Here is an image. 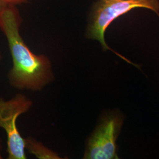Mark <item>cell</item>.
Segmentation results:
<instances>
[{"mask_svg": "<svg viewBox=\"0 0 159 159\" xmlns=\"http://www.w3.org/2000/svg\"><path fill=\"white\" fill-rule=\"evenodd\" d=\"M30 0H0V4L16 6L28 3Z\"/></svg>", "mask_w": 159, "mask_h": 159, "instance_id": "8992f818", "label": "cell"}, {"mask_svg": "<svg viewBox=\"0 0 159 159\" xmlns=\"http://www.w3.org/2000/svg\"><path fill=\"white\" fill-rule=\"evenodd\" d=\"M1 58H2V56H1V53H0V60H1Z\"/></svg>", "mask_w": 159, "mask_h": 159, "instance_id": "52a82bcc", "label": "cell"}, {"mask_svg": "<svg viewBox=\"0 0 159 159\" xmlns=\"http://www.w3.org/2000/svg\"><path fill=\"white\" fill-rule=\"evenodd\" d=\"M22 19L16 6L0 4V30L8 41L13 66L8 74L11 85L40 91L54 79L50 59L36 55L20 34Z\"/></svg>", "mask_w": 159, "mask_h": 159, "instance_id": "6da1fadb", "label": "cell"}, {"mask_svg": "<svg viewBox=\"0 0 159 159\" xmlns=\"http://www.w3.org/2000/svg\"><path fill=\"white\" fill-rule=\"evenodd\" d=\"M117 111L104 114L86 143L85 159H119L117 139L123 123Z\"/></svg>", "mask_w": 159, "mask_h": 159, "instance_id": "3957f363", "label": "cell"}, {"mask_svg": "<svg viewBox=\"0 0 159 159\" xmlns=\"http://www.w3.org/2000/svg\"><path fill=\"white\" fill-rule=\"evenodd\" d=\"M33 102L22 94H18L6 101L0 97V127L7 135L8 159H25V140L21 136L17 127L18 117L28 111Z\"/></svg>", "mask_w": 159, "mask_h": 159, "instance_id": "277c9868", "label": "cell"}, {"mask_svg": "<svg viewBox=\"0 0 159 159\" xmlns=\"http://www.w3.org/2000/svg\"><path fill=\"white\" fill-rule=\"evenodd\" d=\"M137 8L150 10L159 17V0H98L93 6L85 35L89 39L99 41L104 51H113L127 63L139 68V65L131 63L112 50L105 40V33L110 25L118 18Z\"/></svg>", "mask_w": 159, "mask_h": 159, "instance_id": "7a4b0ae2", "label": "cell"}, {"mask_svg": "<svg viewBox=\"0 0 159 159\" xmlns=\"http://www.w3.org/2000/svg\"><path fill=\"white\" fill-rule=\"evenodd\" d=\"M25 140V148L28 150L29 153L34 154L38 159H61L56 152L46 148L41 143L37 142L34 139L29 137Z\"/></svg>", "mask_w": 159, "mask_h": 159, "instance_id": "5b68a950", "label": "cell"}]
</instances>
